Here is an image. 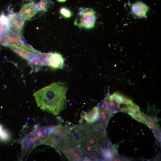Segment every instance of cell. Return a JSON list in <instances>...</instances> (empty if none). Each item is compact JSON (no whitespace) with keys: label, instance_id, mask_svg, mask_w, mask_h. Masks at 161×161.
<instances>
[{"label":"cell","instance_id":"cell-1","mask_svg":"<svg viewBox=\"0 0 161 161\" xmlns=\"http://www.w3.org/2000/svg\"><path fill=\"white\" fill-rule=\"evenodd\" d=\"M70 130L78 141L83 161L96 160L101 156L107 142L104 127L87 123L72 127Z\"/></svg>","mask_w":161,"mask_h":161},{"label":"cell","instance_id":"cell-2","mask_svg":"<svg viewBox=\"0 0 161 161\" xmlns=\"http://www.w3.org/2000/svg\"><path fill=\"white\" fill-rule=\"evenodd\" d=\"M66 86L55 82L35 92L33 95L38 107L42 110L58 115L66 105Z\"/></svg>","mask_w":161,"mask_h":161},{"label":"cell","instance_id":"cell-3","mask_svg":"<svg viewBox=\"0 0 161 161\" xmlns=\"http://www.w3.org/2000/svg\"><path fill=\"white\" fill-rule=\"evenodd\" d=\"M52 147L63 154L69 161L83 160L78 141L70 130L61 137Z\"/></svg>","mask_w":161,"mask_h":161},{"label":"cell","instance_id":"cell-4","mask_svg":"<svg viewBox=\"0 0 161 161\" xmlns=\"http://www.w3.org/2000/svg\"><path fill=\"white\" fill-rule=\"evenodd\" d=\"M96 19V13L91 8H81L78 13L74 22L79 28L87 29L94 27Z\"/></svg>","mask_w":161,"mask_h":161},{"label":"cell","instance_id":"cell-5","mask_svg":"<svg viewBox=\"0 0 161 161\" xmlns=\"http://www.w3.org/2000/svg\"><path fill=\"white\" fill-rule=\"evenodd\" d=\"M71 127L64 126L61 124L48 126L47 135L42 141L41 144L52 146L61 137L71 130Z\"/></svg>","mask_w":161,"mask_h":161},{"label":"cell","instance_id":"cell-6","mask_svg":"<svg viewBox=\"0 0 161 161\" xmlns=\"http://www.w3.org/2000/svg\"><path fill=\"white\" fill-rule=\"evenodd\" d=\"M5 35L9 48L15 47L21 49L34 55L38 52L19 38L9 28L6 29Z\"/></svg>","mask_w":161,"mask_h":161},{"label":"cell","instance_id":"cell-7","mask_svg":"<svg viewBox=\"0 0 161 161\" xmlns=\"http://www.w3.org/2000/svg\"><path fill=\"white\" fill-rule=\"evenodd\" d=\"M21 155L23 157L35 146L41 144V141L32 131L24 137L21 140Z\"/></svg>","mask_w":161,"mask_h":161},{"label":"cell","instance_id":"cell-8","mask_svg":"<svg viewBox=\"0 0 161 161\" xmlns=\"http://www.w3.org/2000/svg\"><path fill=\"white\" fill-rule=\"evenodd\" d=\"M9 21V29L20 39L22 38L21 31L25 21L18 13L10 12L7 15Z\"/></svg>","mask_w":161,"mask_h":161},{"label":"cell","instance_id":"cell-9","mask_svg":"<svg viewBox=\"0 0 161 161\" xmlns=\"http://www.w3.org/2000/svg\"><path fill=\"white\" fill-rule=\"evenodd\" d=\"M36 4L31 2L24 4L18 13L25 21L30 20L38 12L35 8Z\"/></svg>","mask_w":161,"mask_h":161},{"label":"cell","instance_id":"cell-10","mask_svg":"<svg viewBox=\"0 0 161 161\" xmlns=\"http://www.w3.org/2000/svg\"><path fill=\"white\" fill-rule=\"evenodd\" d=\"M149 9V7L141 1H137L131 6L132 13L139 18H145L146 13Z\"/></svg>","mask_w":161,"mask_h":161},{"label":"cell","instance_id":"cell-11","mask_svg":"<svg viewBox=\"0 0 161 161\" xmlns=\"http://www.w3.org/2000/svg\"><path fill=\"white\" fill-rule=\"evenodd\" d=\"M51 63L50 66L55 68L63 69L64 60L62 55L57 52H50Z\"/></svg>","mask_w":161,"mask_h":161},{"label":"cell","instance_id":"cell-12","mask_svg":"<svg viewBox=\"0 0 161 161\" xmlns=\"http://www.w3.org/2000/svg\"><path fill=\"white\" fill-rule=\"evenodd\" d=\"M100 112L97 106L94 107L87 113H85L83 117L87 123H93L98 120Z\"/></svg>","mask_w":161,"mask_h":161},{"label":"cell","instance_id":"cell-13","mask_svg":"<svg viewBox=\"0 0 161 161\" xmlns=\"http://www.w3.org/2000/svg\"><path fill=\"white\" fill-rule=\"evenodd\" d=\"M140 113L146 122L150 126V128L152 129L153 132L155 134L156 138L157 139L158 141L160 143V131L158 126L150 117L145 114L142 112H140Z\"/></svg>","mask_w":161,"mask_h":161},{"label":"cell","instance_id":"cell-14","mask_svg":"<svg viewBox=\"0 0 161 161\" xmlns=\"http://www.w3.org/2000/svg\"><path fill=\"white\" fill-rule=\"evenodd\" d=\"M115 152L111 147L106 146L102 150L101 155L103 159L106 160H111L114 157Z\"/></svg>","mask_w":161,"mask_h":161},{"label":"cell","instance_id":"cell-15","mask_svg":"<svg viewBox=\"0 0 161 161\" xmlns=\"http://www.w3.org/2000/svg\"><path fill=\"white\" fill-rule=\"evenodd\" d=\"M53 3L52 0H40L35 5L36 9L38 10L46 12Z\"/></svg>","mask_w":161,"mask_h":161},{"label":"cell","instance_id":"cell-16","mask_svg":"<svg viewBox=\"0 0 161 161\" xmlns=\"http://www.w3.org/2000/svg\"><path fill=\"white\" fill-rule=\"evenodd\" d=\"M35 56L45 65L50 66L51 63L50 52L45 53L38 52Z\"/></svg>","mask_w":161,"mask_h":161},{"label":"cell","instance_id":"cell-17","mask_svg":"<svg viewBox=\"0 0 161 161\" xmlns=\"http://www.w3.org/2000/svg\"><path fill=\"white\" fill-rule=\"evenodd\" d=\"M14 52L22 58L29 61L34 55L27 52L22 49L15 47H9Z\"/></svg>","mask_w":161,"mask_h":161},{"label":"cell","instance_id":"cell-18","mask_svg":"<svg viewBox=\"0 0 161 161\" xmlns=\"http://www.w3.org/2000/svg\"><path fill=\"white\" fill-rule=\"evenodd\" d=\"M128 114L132 117L137 121L143 123L150 128H151L149 125L146 122L144 117L141 114L140 112L139 113H129Z\"/></svg>","mask_w":161,"mask_h":161},{"label":"cell","instance_id":"cell-19","mask_svg":"<svg viewBox=\"0 0 161 161\" xmlns=\"http://www.w3.org/2000/svg\"><path fill=\"white\" fill-rule=\"evenodd\" d=\"M28 63L31 66H45L44 64L35 55L32 57L28 61Z\"/></svg>","mask_w":161,"mask_h":161},{"label":"cell","instance_id":"cell-20","mask_svg":"<svg viewBox=\"0 0 161 161\" xmlns=\"http://www.w3.org/2000/svg\"><path fill=\"white\" fill-rule=\"evenodd\" d=\"M9 135L7 131L3 129L2 126L0 124V139L3 141H6L8 139Z\"/></svg>","mask_w":161,"mask_h":161},{"label":"cell","instance_id":"cell-21","mask_svg":"<svg viewBox=\"0 0 161 161\" xmlns=\"http://www.w3.org/2000/svg\"><path fill=\"white\" fill-rule=\"evenodd\" d=\"M0 23L9 28V21L7 15H6L3 13L0 14Z\"/></svg>","mask_w":161,"mask_h":161},{"label":"cell","instance_id":"cell-22","mask_svg":"<svg viewBox=\"0 0 161 161\" xmlns=\"http://www.w3.org/2000/svg\"><path fill=\"white\" fill-rule=\"evenodd\" d=\"M60 12L62 16L66 18H70L72 15V13L70 10L65 7H62L60 9Z\"/></svg>","mask_w":161,"mask_h":161},{"label":"cell","instance_id":"cell-23","mask_svg":"<svg viewBox=\"0 0 161 161\" xmlns=\"http://www.w3.org/2000/svg\"><path fill=\"white\" fill-rule=\"evenodd\" d=\"M0 44L3 46L8 47V44L6 40L5 34L0 35Z\"/></svg>","mask_w":161,"mask_h":161},{"label":"cell","instance_id":"cell-24","mask_svg":"<svg viewBox=\"0 0 161 161\" xmlns=\"http://www.w3.org/2000/svg\"><path fill=\"white\" fill-rule=\"evenodd\" d=\"M7 28H8L7 26L0 23V35H4L5 31Z\"/></svg>","mask_w":161,"mask_h":161},{"label":"cell","instance_id":"cell-25","mask_svg":"<svg viewBox=\"0 0 161 161\" xmlns=\"http://www.w3.org/2000/svg\"><path fill=\"white\" fill-rule=\"evenodd\" d=\"M58 1L60 2H63L66 1V0H57Z\"/></svg>","mask_w":161,"mask_h":161}]
</instances>
